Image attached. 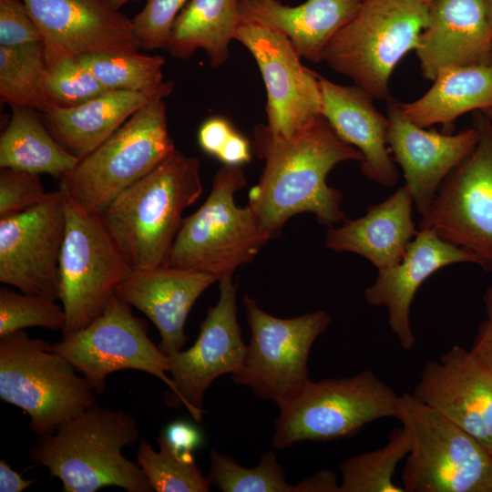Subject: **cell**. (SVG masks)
<instances>
[{
    "mask_svg": "<svg viewBox=\"0 0 492 492\" xmlns=\"http://www.w3.org/2000/svg\"><path fill=\"white\" fill-rule=\"evenodd\" d=\"M47 67L43 43L0 46V99L11 108L21 107L45 115L54 105L43 90Z\"/></svg>",
    "mask_w": 492,
    "mask_h": 492,
    "instance_id": "cell-30",
    "label": "cell"
},
{
    "mask_svg": "<svg viewBox=\"0 0 492 492\" xmlns=\"http://www.w3.org/2000/svg\"><path fill=\"white\" fill-rule=\"evenodd\" d=\"M394 417L411 437L405 492H489L492 455L476 438L411 393L399 395Z\"/></svg>",
    "mask_w": 492,
    "mask_h": 492,
    "instance_id": "cell-8",
    "label": "cell"
},
{
    "mask_svg": "<svg viewBox=\"0 0 492 492\" xmlns=\"http://www.w3.org/2000/svg\"><path fill=\"white\" fill-rule=\"evenodd\" d=\"M363 0H306L291 6L279 0H239L240 15L282 32L301 57L323 61L334 35L357 13Z\"/></svg>",
    "mask_w": 492,
    "mask_h": 492,
    "instance_id": "cell-26",
    "label": "cell"
},
{
    "mask_svg": "<svg viewBox=\"0 0 492 492\" xmlns=\"http://www.w3.org/2000/svg\"><path fill=\"white\" fill-rule=\"evenodd\" d=\"M166 96L133 114L59 179V189L86 210L101 214L124 190L177 149L167 124Z\"/></svg>",
    "mask_w": 492,
    "mask_h": 492,
    "instance_id": "cell-6",
    "label": "cell"
},
{
    "mask_svg": "<svg viewBox=\"0 0 492 492\" xmlns=\"http://www.w3.org/2000/svg\"><path fill=\"white\" fill-rule=\"evenodd\" d=\"M421 72L434 81L454 67L491 65L492 10L487 0H434L415 48Z\"/></svg>",
    "mask_w": 492,
    "mask_h": 492,
    "instance_id": "cell-21",
    "label": "cell"
},
{
    "mask_svg": "<svg viewBox=\"0 0 492 492\" xmlns=\"http://www.w3.org/2000/svg\"><path fill=\"white\" fill-rule=\"evenodd\" d=\"M240 19L239 0H190L172 25L166 50L185 60L203 49L218 67L228 59Z\"/></svg>",
    "mask_w": 492,
    "mask_h": 492,
    "instance_id": "cell-28",
    "label": "cell"
},
{
    "mask_svg": "<svg viewBox=\"0 0 492 492\" xmlns=\"http://www.w3.org/2000/svg\"><path fill=\"white\" fill-rule=\"evenodd\" d=\"M160 433L172 449L180 456L192 454L200 443L199 431L187 422H173Z\"/></svg>",
    "mask_w": 492,
    "mask_h": 492,
    "instance_id": "cell-42",
    "label": "cell"
},
{
    "mask_svg": "<svg viewBox=\"0 0 492 492\" xmlns=\"http://www.w3.org/2000/svg\"><path fill=\"white\" fill-rule=\"evenodd\" d=\"M483 302L486 317L477 328L469 351L492 372V284L486 290Z\"/></svg>",
    "mask_w": 492,
    "mask_h": 492,
    "instance_id": "cell-40",
    "label": "cell"
},
{
    "mask_svg": "<svg viewBox=\"0 0 492 492\" xmlns=\"http://www.w3.org/2000/svg\"><path fill=\"white\" fill-rule=\"evenodd\" d=\"M246 184L241 167L223 165L203 204L183 219L164 265L203 272L219 282L252 261L271 238L249 205L235 203V193Z\"/></svg>",
    "mask_w": 492,
    "mask_h": 492,
    "instance_id": "cell-4",
    "label": "cell"
},
{
    "mask_svg": "<svg viewBox=\"0 0 492 492\" xmlns=\"http://www.w3.org/2000/svg\"><path fill=\"white\" fill-rule=\"evenodd\" d=\"M66 217L59 257V300L66 314L62 337L98 317L134 270L100 215L86 210L67 193Z\"/></svg>",
    "mask_w": 492,
    "mask_h": 492,
    "instance_id": "cell-10",
    "label": "cell"
},
{
    "mask_svg": "<svg viewBox=\"0 0 492 492\" xmlns=\"http://www.w3.org/2000/svg\"><path fill=\"white\" fill-rule=\"evenodd\" d=\"M140 438L132 415L96 404L54 433L38 436L28 457L58 478L65 492H95L106 487L152 492L138 462L123 455L125 447Z\"/></svg>",
    "mask_w": 492,
    "mask_h": 492,
    "instance_id": "cell-2",
    "label": "cell"
},
{
    "mask_svg": "<svg viewBox=\"0 0 492 492\" xmlns=\"http://www.w3.org/2000/svg\"><path fill=\"white\" fill-rule=\"evenodd\" d=\"M203 191L200 163L178 149L99 214L134 270L164 265L182 213Z\"/></svg>",
    "mask_w": 492,
    "mask_h": 492,
    "instance_id": "cell-3",
    "label": "cell"
},
{
    "mask_svg": "<svg viewBox=\"0 0 492 492\" xmlns=\"http://www.w3.org/2000/svg\"><path fill=\"white\" fill-rule=\"evenodd\" d=\"M243 304L251 337L243 363L232 378L280 408L295 399L311 380L309 354L331 317L319 310L294 318H278L263 311L249 295H244Z\"/></svg>",
    "mask_w": 492,
    "mask_h": 492,
    "instance_id": "cell-11",
    "label": "cell"
},
{
    "mask_svg": "<svg viewBox=\"0 0 492 492\" xmlns=\"http://www.w3.org/2000/svg\"><path fill=\"white\" fill-rule=\"evenodd\" d=\"M159 451L140 438L136 453L147 481L156 492H208L210 480L197 465L192 454L180 456L160 433Z\"/></svg>",
    "mask_w": 492,
    "mask_h": 492,
    "instance_id": "cell-32",
    "label": "cell"
},
{
    "mask_svg": "<svg viewBox=\"0 0 492 492\" xmlns=\"http://www.w3.org/2000/svg\"><path fill=\"white\" fill-rule=\"evenodd\" d=\"M231 277L219 281V301L208 309L193 345L169 357L174 390L165 395V401L169 406H185L196 422L204 414L205 391L220 375L236 373L246 353Z\"/></svg>",
    "mask_w": 492,
    "mask_h": 492,
    "instance_id": "cell-16",
    "label": "cell"
},
{
    "mask_svg": "<svg viewBox=\"0 0 492 492\" xmlns=\"http://www.w3.org/2000/svg\"><path fill=\"white\" fill-rule=\"evenodd\" d=\"M412 395L476 438L492 455V372L456 344L428 361Z\"/></svg>",
    "mask_w": 492,
    "mask_h": 492,
    "instance_id": "cell-19",
    "label": "cell"
},
{
    "mask_svg": "<svg viewBox=\"0 0 492 492\" xmlns=\"http://www.w3.org/2000/svg\"><path fill=\"white\" fill-rule=\"evenodd\" d=\"M411 449V437L405 427L391 431L388 442L376 450L364 452L342 462L339 492H405L394 481L398 463Z\"/></svg>",
    "mask_w": 492,
    "mask_h": 492,
    "instance_id": "cell-31",
    "label": "cell"
},
{
    "mask_svg": "<svg viewBox=\"0 0 492 492\" xmlns=\"http://www.w3.org/2000/svg\"><path fill=\"white\" fill-rule=\"evenodd\" d=\"M479 138L472 152L444 179L419 229L473 253L492 270V121L476 111Z\"/></svg>",
    "mask_w": 492,
    "mask_h": 492,
    "instance_id": "cell-12",
    "label": "cell"
},
{
    "mask_svg": "<svg viewBox=\"0 0 492 492\" xmlns=\"http://www.w3.org/2000/svg\"><path fill=\"white\" fill-rule=\"evenodd\" d=\"M491 66H492V55H491V62H490Z\"/></svg>",
    "mask_w": 492,
    "mask_h": 492,
    "instance_id": "cell-51",
    "label": "cell"
},
{
    "mask_svg": "<svg viewBox=\"0 0 492 492\" xmlns=\"http://www.w3.org/2000/svg\"><path fill=\"white\" fill-rule=\"evenodd\" d=\"M251 149L250 141L234 130L223 145L217 159L224 165L241 167L251 159Z\"/></svg>",
    "mask_w": 492,
    "mask_h": 492,
    "instance_id": "cell-43",
    "label": "cell"
},
{
    "mask_svg": "<svg viewBox=\"0 0 492 492\" xmlns=\"http://www.w3.org/2000/svg\"><path fill=\"white\" fill-rule=\"evenodd\" d=\"M404 115L413 123L429 128L448 127L460 116L492 108V66L454 67L441 71L429 90L418 99L401 103Z\"/></svg>",
    "mask_w": 492,
    "mask_h": 492,
    "instance_id": "cell-27",
    "label": "cell"
},
{
    "mask_svg": "<svg viewBox=\"0 0 492 492\" xmlns=\"http://www.w3.org/2000/svg\"><path fill=\"white\" fill-rule=\"evenodd\" d=\"M251 149L265 164L258 184L250 190L248 205L271 239L299 213H313L328 227L346 219L343 194L327 184V176L340 162L361 163L363 155L342 139L323 115L286 139L274 138L260 124Z\"/></svg>",
    "mask_w": 492,
    "mask_h": 492,
    "instance_id": "cell-1",
    "label": "cell"
},
{
    "mask_svg": "<svg viewBox=\"0 0 492 492\" xmlns=\"http://www.w3.org/2000/svg\"><path fill=\"white\" fill-rule=\"evenodd\" d=\"M95 390L48 342L24 331L0 337V398L29 416L37 436L97 404Z\"/></svg>",
    "mask_w": 492,
    "mask_h": 492,
    "instance_id": "cell-5",
    "label": "cell"
},
{
    "mask_svg": "<svg viewBox=\"0 0 492 492\" xmlns=\"http://www.w3.org/2000/svg\"><path fill=\"white\" fill-rule=\"evenodd\" d=\"M37 26L47 66L97 52H138L132 19L105 0H22Z\"/></svg>",
    "mask_w": 492,
    "mask_h": 492,
    "instance_id": "cell-17",
    "label": "cell"
},
{
    "mask_svg": "<svg viewBox=\"0 0 492 492\" xmlns=\"http://www.w3.org/2000/svg\"><path fill=\"white\" fill-rule=\"evenodd\" d=\"M53 349L67 360L101 395L107 377L122 370L149 374L174 390L169 359L148 335L143 320L131 305L115 295L103 313L86 327L63 336Z\"/></svg>",
    "mask_w": 492,
    "mask_h": 492,
    "instance_id": "cell-13",
    "label": "cell"
},
{
    "mask_svg": "<svg viewBox=\"0 0 492 492\" xmlns=\"http://www.w3.org/2000/svg\"><path fill=\"white\" fill-rule=\"evenodd\" d=\"M428 9L423 0H363L325 47L323 61L374 98L385 101L391 97V75L415 50Z\"/></svg>",
    "mask_w": 492,
    "mask_h": 492,
    "instance_id": "cell-7",
    "label": "cell"
},
{
    "mask_svg": "<svg viewBox=\"0 0 492 492\" xmlns=\"http://www.w3.org/2000/svg\"><path fill=\"white\" fill-rule=\"evenodd\" d=\"M487 1H488L489 5H490V8L492 10V0H487Z\"/></svg>",
    "mask_w": 492,
    "mask_h": 492,
    "instance_id": "cell-49",
    "label": "cell"
},
{
    "mask_svg": "<svg viewBox=\"0 0 492 492\" xmlns=\"http://www.w3.org/2000/svg\"><path fill=\"white\" fill-rule=\"evenodd\" d=\"M489 492H492V482H491V485H490V487H489Z\"/></svg>",
    "mask_w": 492,
    "mask_h": 492,
    "instance_id": "cell-50",
    "label": "cell"
},
{
    "mask_svg": "<svg viewBox=\"0 0 492 492\" xmlns=\"http://www.w3.org/2000/svg\"><path fill=\"white\" fill-rule=\"evenodd\" d=\"M215 282L203 272L162 265L133 270L118 286L117 295L152 322L160 335L159 347L169 357L182 350L189 313Z\"/></svg>",
    "mask_w": 492,
    "mask_h": 492,
    "instance_id": "cell-22",
    "label": "cell"
},
{
    "mask_svg": "<svg viewBox=\"0 0 492 492\" xmlns=\"http://www.w3.org/2000/svg\"><path fill=\"white\" fill-rule=\"evenodd\" d=\"M464 262L479 265L470 251L445 241L432 229H419L401 261L378 270L374 282L364 291V300L371 306L387 309L390 329L402 348L411 350L416 338L410 309L418 289L436 272Z\"/></svg>",
    "mask_w": 492,
    "mask_h": 492,
    "instance_id": "cell-20",
    "label": "cell"
},
{
    "mask_svg": "<svg viewBox=\"0 0 492 492\" xmlns=\"http://www.w3.org/2000/svg\"><path fill=\"white\" fill-rule=\"evenodd\" d=\"M77 57L109 90L153 91L165 82V59L160 56L97 52Z\"/></svg>",
    "mask_w": 492,
    "mask_h": 492,
    "instance_id": "cell-33",
    "label": "cell"
},
{
    "mask_svg": "<svg viewBox=\"0 0 492 492\" xmlns=\"http://www.w3.org/2000/svg\"><path fill=\"white\" fill-rule=\"evenodd\" d=\"M234 39L251 52L261 73L267 91L266 127L272 136L290 138L322 115L320 76L301 63L287 36L241 16Z\"/></svg>",
    "mask_w": 492,
    "mask_h": 492,
    "instance_id": "cell-14",
    "label": "cell"
},
{
    "mask_svg": "<svg viewBox=\"0 0 492 492\" xmlns=\"http://www.w3.org/2000/svg\"><path fill=\"white\" fill-rule=\"evenodd\" d=\"M36 480L25 479L21 474L14 470L8 463L2 458L0 460V491L21 492L32 486Z\"/></svg>",
    "mask_w": 492,
    "mask_h": 492,
    "instance_id": "cell-45",
    "label": "cell"
},
{
    "mask_svg": "<svg viewBox=\"0 0 492 492\" xmlns=\"http://www.w3.org/2000/svg\"><path fill=\"white\" fill-rule=\"evenodd\" d=\"M43 43L41 33L22 0H0V46Z\"/></svg>",
    "mask_w": 492,
    "mask_h": 492,
    "instance_id": "cell-39",
    "label": "cell"
},
{
    "mask_svg": "<svg viewBox=\"0 0 492 492\" xmlns=\"http://www.w3.org/2000/svg\"><path fill=\"white\" fill-rule=\"evenodd\" d=\"M47 195L38 174L0 169V219L26 211Z\"/></svg>",
    "mask_w": 492,
    "mask_h": 492,
    "instance_id": "cell-38",
    "label": "cell"
},
{
    "mask_svg": "<svg viewBox=\"0 0 492 492\" xmlns=\"http://www.w3.org/2000/svg\"><path fill=\"white\" fill-rule=\"evenodd\" d=\"M65 323V311L56 300L8 287L0 289V337L29 327L62 331Z\"/></svg>",
    "mask_w": 492,
    "mask_h": 492,
    "instance_id": "cell-35",
    "label": "cell"
},
{
    "mask_svg": "<svg viewBox=\"0 0 492 492\" xmlns=\"http://www.w3.org/2000/svg\"><path fill=\"white\" fill-rule=\"evenodd\" d=\"M209 478L222 492H296L274 452L264 453L254 467H244L234 458L212 449Z\"/></svg>",
    "mask_w": 492,
    "mask_h": 492,
    "instance_id": "cell-34",
    "label": "cell"
},
{
    "mask_svg": "<svg viewBox=\"0 0 492 492\" xmlns=\"http://www.w3.org/2000/svg\"><path fill=\"white\" fill-rule=\"evenodd\" d=\"M190 0H147L143 9L132 18L141 47L166 49L172 25Z\"/></svg>",
    "mask_w": 492,
    "mask_h": 492,
    "instance_id": "cell-37",
    "label": "cell"
},
{
    "mask_svg": "<svg viewBox=\"0 0 492 492\" xmlns=\"http://www.w3.org/2000/svg\"><path fill=\"white\" fill-rule=\"evenodd\" d=\"M174 82L153 91L112 89L75 107L54 106L44 115L56 139L79 159L87 156L133 114L159 96L168 97Z\"/></svg>",
    "mask_w": 492,
    "mask_h": 492,
    "instance_id": "cell-25",
    "label": "cell"
},
{
    "mask_svg": "<svg viewBox=\"0 0 492 492\" xmlns=\"http://www.w3.org/2000/svg\"><path fill=\"white\" fill-rule=\"evenodd\" d=\"M11 108L10 119L0 136V168L58 179L74 169L79 159L56 139L35 110Z\"/></svg>",
    "mask_w": 492,
    "mask_h": 492,
    "instance_id": "cell-29",
    "label": "cell"
},
{
    "mask_svg": "<svg viewBox=\"0 0 492 492\" xmlns=\"http://www.w3.org/2000/svg\"><path fill=\"white\" fill-rule=\"evenodd\" d=\"M385 102L387 145L394 160L402 168L404 186L423 217L444 179L475 149L479 131L474 124L456 134L428 130L409 120L400 102L392 96Z\"/></svg>",
    "mask_w": 492,
    "mask_h": 492,
    "instance_id": "cell-18",
    "label": "cell"
},
{
    "mask_svg": "<svg viewBox=\"0 0 492 492\" xmlns=\"http://www.w3.org/2000/svg\"><path fill=\"white\" fill-rule=\"evenodd\" d=\"M129 1L132 0H105L108 6L117 11H118L121 6H123L126 3Z\"/></svg>",
    "mask_w": 492,
    "mask_h": 492,
    "instance_id": "cell-46",
    "label": "cell"
},
{
    "mask_svg": "<svg viewBox=\"0 0 492 492\" xmlns=\"http://www.w3.org/2000/svg\"><path fill=\"white\" fill-rule=\"evenodd\" d=\"M322 115L336 134L363 155L362 173L382 186L394 187L398 172L386 141L388 118L374 97L357 85L342 86L319 77Z\"/></svg>",
    "mask_w": 492,
    "mask_h": 492,
    "instance_id": "cell-23",
    "label": "cell"
},
{
    "mask_svg": "<svg viewBox=\"0 0 492 492\" xmlns=\"http://www.w3.org/2000/svg\"><path fill=\"white\" fill-rule=\"evenodd\" d=\"M43 90L54 106L75 107L108 91L77 57L47 66Z\"/></svg>",
    "mask_w": 492,
    "mask_h": 492,
    "instance_id": "cell-36",
    "label": "cell"
},
{
    "mask_svg": "<svg viewBox=\"0 0 492 492\" xmlns=\"http://www.w3.org/2000/svg\"><path fill=\"white\" fill-rule=\"evenodd\" d=\"M296 492H339L336 474L329 470L319 471L295 485Z\"/></svg>",
    "mask_w": 492,
    "mask_h": 492,
    "instance_id": "cell-44",
    "label": "cell"
},
{
    "mask_svg": "<svg viewBox=\"0 0 492 492\" xmlns=\"http://www.w3.org/2000/svg\"><path fill=\"white\" fill-rule=\"evenodd\" d=\"M66 220V193L60 189L35 207L0 219V282L25 293L59 300Z\"/></svg>",
    "mask_w": 492,
    "mask_h": 492,
    "instance_id": "cell-15",
    "label": "cell"
},
{
    "mask_svg": "<svg viewBox=\"0 0 492 492\" xmlns=\"http://www.w3.org/2000/svg\"><path fill=\"white\" fill-rule=\"evenodd\" d=\"M492 121V108L482 111Z\"/></svg>",
    "mask_w": 492,
    "mask_h": 492,
    "instance_id": "cell-47",
    "label": "cell"
},
{
    "mask_svg": "<svg viewBox=\"0 0 492 492\" xmlns=\"http://www.w3.org/2000/svg\"><path fill=\"white\" fill-rule=\"evenodd\" d=\"M399 395L373 371L351 377L310 380L280 407L272 445L285 448L302 441H330L354 435L365 425L394 417Z\"/></svg>",
    "mask_w": 492,
    "mask_h": 492,
    "instance_id": "cell-9",
    "label": "cell"
},
{
    "mask_svg": "<svg viewBox=\"0 0 492 492\" xmlns=\"http://www.w3.org/2000/svg\"><path fill=\"white\" fill-rule=\"evenodd\" d=\"M234 130L230 121L225 118L218 116L210 118L201 124L199 129V145L205 153L217 158Z\"/></svg>",
    "mask_w": 492,
    "mask_h": 492,
    "instance_id": "cell-41",
    "label": "cell"
},
{
    "mask_svg": "<svg viewBox=\"0 0 492 492\" xmlns=\"http://www.w3.org/2000/svg\"><path fill=\"white\" fill-rule=\"evenodd\" d=\"M413 207L410 192L402 186L384 201L370 206L364 216L328 227L325 247L358 254L377 271L394 266L418 231Z\"/></svg>",
    "mask_w": 492,
    "mask_h": 492,
    "instance_id": "cell-24",
    "label": "cell"
},
{
    "mask_svg": "<svg viewBox=\"0 0 492 492\" xmlns=\"http://www.w3.org/2000/svg\"><path fill=\"white\" fill-rule=\"evenodd\" d=\"M425 1V3H427L428 5H430L434 0H423Z\"/></svg>",
    "mask_w": 492,
    "mask_h": 492,
    "instance_id": "cell-48",
    "label": "cell"
}]
</instances>
